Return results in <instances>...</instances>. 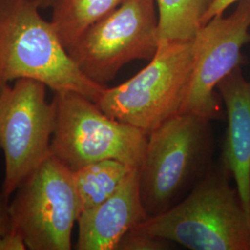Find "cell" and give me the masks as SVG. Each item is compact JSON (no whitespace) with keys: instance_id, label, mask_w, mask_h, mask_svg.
Segmentation results:
<instances>
[{"instance_id":"1","label":"cell","mask_w":250,"mask_h":250,"mask_svg":"<svg viewBox=\"0 0 250 250\" xmlns=\"http://www.w3.org/2000/svg\"><path fill=\"white\" fill-rule=\"evenodd\" d=\"M30 0H0V82H41L55 93L76 92L99 100L103 86L74 62L51 21Z\"/></svg>"},{"instance_id":"2","label":"cell","mask_w":250,"mask_h":250,"mask_svg":"<svg viewBox=\"0 0 250 250\" xmlns=\"http://www.w3.org/2000/svg\"><path fill=\"white\" fill-rule=\"evenodd\" d=\"M223 163L209 167L188 196L134 231L192 250H250V213Z\"/></svg>"},{"instance_id":"3","label":"cell","mask_w":250,"mask_h":250,"mask_svg":"<svg viewBox=\"0 0 250 250\" xmlns=\"http://www.w3.org/2000/svg\"><path fill=\"white\" fill-rule=\"evenodd\" d=\"M209 122L204 117L179 113L147 135L138 171L141 201L148 217L178 204L209 169Z\"/></svg>"},{"instance_id":"4","label":"cell","mask_w":250,"mask_h":250,"mask_svg":"<svg viewBox=\"0 0 250 250\" xmlns=\"http://www.w3.org/2000/svg\"><path fill=\"white\" fill-rule=\"evenodd\" d=\"M193 65V39L160 43L144 69L120 85L107 86L96 104L107 116L148 135L180 113Z\"/></svg>"},{"instance_id":"5","label":"cell","mask_w":250,"mask_h":250,"mask_svg":"<svg viewBox=\"0 0 250 250\" xmlns=\"http://www.w3.org/2000/svg\"><path fill=\"white\" fill-rule=\"evenodd\" d=\"M56 125L51 153L72 171L104 160H117L139 168L147 135L116 121L76 92L55 93Z\"/></svg>"},{"instance_id":"6","label":"cell","mask_w":250,"mask_h":250,"mask_svg":"<svg viewBox=\"0 0 250 250\" xmlns=\"http://www.w3.org/2000/svg\"><path fill=\"white\" fill-rule=\"evenodd\" d=\"M160 45L155 0H125L88 27L68 52L81 72L107 86L126 64L150 61Z\"/></svg>"},{"instance_id":"7","label":"cell","mask_w":250,"mask_h":250,"mask_svg":"<svg viewBox=\"0 0 250 250\" xmlns=\"http://www.w3.org/2000/svg\"><path fill=\"white\" fill-rule=\"evenodd\" d=\"M14 194L12 227L28 250H72V229L80 215L72 170L51 153Z\"/></svg>"},{"instance_id":"8","label":"cell","mask_w":250,"mask_h":250,"mask_svg":"<svg viewBox=\"0 0 250 250\" xmlns=\"http://www.w3.org/2000/svg\"><path fill=\"white\" fill-rule=\"evenodd\" d=\"M46 88L41 82L19 79L0 93L2 189L9 197L51 154L56 105L46 100Z\"/></svg>"},{"instance_id":"9","label":"cell","mask_w":250,"mask_h":250,"mask_svg":"<svg viewBox=\"0 0 250 250\" xmlns=\"http://www.w3.org/2000/svg\"><path fill=\"white\" fill-rule=\"evenodd\" d=\"M237 3L230 15H216L193 38L194 65L180 113L218 117L217 85L241 65L242 48L250 42V0Z\"/></svg>"},{"instance_id":"10","label":"cell","mask_w":250,"mask_h":250,"mask_svg":"<svg viewBox=\"0 0 250 250\" xmlns=\"http://www.w3.org/2000/svg\"><path fill=\"white\" fill-rule=\"evenodd\" d=\"M148 216L139 190V171L134 168L116 192L103 203L78 217V250H116L125 234Z\"/></svg>"},{"instance_id":"11","label":"cell","mask_w":250,"mask_h":250,"mask_svg":"<svg viewBox=\"0 0 250 250\" xmlns=\"http://www.w3.org/2000/svg\"><path fill=\"white\" fill-rule=\"evenodd\" d=\"M217 90L228 119L222 163L250 213V81L244 78L238 66L219 83Z\"/></svg>"},{"instance_id":"12","label":"cell","mask_w":250,"mask_h":250,"mask_svg":"<svg viewBox=\"0 0 250 250\" xmlns=\"http://www.w3.org/2000/svg\"><path fill=\"white\" fill-rule=\"evenodd\" d=\"M133 169L123 161L104 160L73 171L80 214L111 197Z\"/></svg>"},{"instance_id":"13","label":"cell","mask_w":250,"mask_h":250,"mask_svg":"<svg viewBox=\"0 0 250 250\" xmlns=\"http://www.w3.org/2000/svg\"><path fill=\"white\" fill-rule=\"evenodd\" d=\"M125 0H56L51 22L68 50L92 24L106 17Z\"/></svg>"},{"instance_id":"14","label":"cell","mask_w":250,"mask_h":250,"mask_svg":"<svg viewBox=\"0 0 250 250\" xmlns=\"http://www.w3.org/2000/svg\"><path fill=\"white\" fill-rule=\"evenodd\" d=\"M160 43L193 39L214 0H155Z\"/></svg>"},{"instance_id":"15","label":"cell","mask_w":250,"mask_h":250,"mask_svg":"<svg viewBox=\"0 0 250 250\" xmlns=\"http://www.w3.org/2000/svg\"><path fill=\"white\" fill-rule=\"evenodd\" d=\"M168 246V240L131 230L122 238L116 250H163Z\"/></svg>"},{"instance_id":"16","label":"cell","mask_w":250,"mask_h":250,"mask_svg":"<svg viewBox=\"0 0 250 250\" xmlns=\"http://www.w3.org/2000/svg\"><path fill=\"white\" fill-rule=\"evenodd\" d=\"M9 197L4 193L3 189L0 190V235L13 231L12 220L10 214Z\"/></svg>"},{"instance_id":"17","label":"cell","mask_w":250,"mask_h":250,"mask_svg":"<svg viewBox=\"0 0 250 250\" xmlns=\"http://www.w3.org/2000/svg\"><path fill=\"white\" fill-rule=\"evenodd\" d=\"M26 244L23 238L15 231L0 235V250H25Z\"/></svg>"},{"instance_id":"18","label":"cell","mask_w":250,"mask_h":250,"mask_svg":"<svg viewBox=\"0 0 250 250\" xmlns=\"http://www.w3.org/2000/svg\"><path fill=\"white\" fill-rule=\"evenodd\" d=\"M239 1H242V0H214L211 7L209 8L207 15H206L205 23L216 15L224 13V11L228 9L231 5L234 3H237Z\"/></svg>"},{"instance_id":"19","label":"cell","mask_w":250,"mask_h":250,"mask_svg":"<svg viewBox=\"0 0 250 250\" xmlns=\"http://www.w3.org/2000/svg\"><path fill=\"white\" fill-rule=\"evenodd\" d=\"M34 2L40 9H47L52 8L56 0H30Z\"/></svg>"},{"instance_id":"20","label":"cell","mask_w":250,"mask_h":250,"mask_svg":"<svg viewBox=\"0 0 250 250\" xmlns=\"http://www.w3.org/2000/svg\"><path fill=\"white\" fill-rule=\"evenodd\" d=\"M4 87V85L1 83V82H0V93H1V91H2V88Z\"/></svg>"}]
</instances>
